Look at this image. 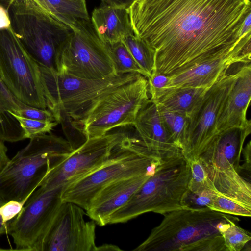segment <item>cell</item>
I'll list each match as a JSON object with an SVG mask.
<instances>
[{"instance_id":"6da1fadb","label":"cell","mask_w":251,"mask_h":251,"mask_svg":"<svg viewBox=\"0 0 251 251\" xmlns=\"http://www.w3.org/2000/svg\"><path fill=\"white\" fill-rule=\"evenodd\" d=\"M128 11L134 35L153 54L152 73L171 77L237 49L242 43L240 31L251 13V3L135 0Z\"/></svg>"},{"instance_id":"7a4b0ae2","label":"cell","mask_w":251,"mask_h":251,"mask_svg":"<svg viewBox=\"0 0 251 251\" xmlns=\"http://www.w3.org/2000/svg\"><path fill=\"white\" fill-rule=\"evenodd\" d=\"M135 251H226L223 230L236 216L208 207L168 212Z\"/></svg>"},{"instance_id":"3957f363","label":"cell","mask_w":251,"mask_h":251,"mask_svg":"<svg viewBox=\"0 0 251 251\" xmlns=\"http://www.w3.org/2000/svg\"><path fill=\"white\" fill-rule=\"evenodd\" d=\"M73 150L68 140L53 134L30 138L0 172V197L5 202L15 200L25 204L49 168Z\"/></svg>"},{"instance_id":"277c9868","label":"cell","mask_w":251,"mask_h":251,"mask_svg":"<svg viewBox=\"0 0 251 251\" xmlns=\"http://www.w3.org/2000/svg\"><path fill=\"white\" fill-rule=\"evenodd\" d=\"M190 177L183 155L163 159L128 201L111 216L108 224L126 223L148 212L164 215L186 208Z\"/></svg>"},{"instance_id":"5b68a950","label":"cell","mask_w":251,"mask_h":251,"mask_svg":"<svg viewBox=\"0 0 251 251\" xmlns=\"http://www.w3.org/2000/svg\"><path fill=\"white\" fill-rule=\"evenodd\" d=\"M133 139L126 135L104 163L63 186L62 202L75 204L86 210L94 197L108 185L155 168L163 159L151 155Z\"/></svg>"},{"instance_id":"8992f818","label":"cell","mask_w":251,"mask_h":251,"mask_svg":"<svg viewBox=\"0 0 251 251\" xmlns=\"http://www.w3.org/2000/svg\"><path fill=\"white\" fill-rule=\"evenodd\" d=\"M251 126L219 132L198 157L211 188L219 195L251 209V184L240 175V159Z\"/></svg>"},{"instance_id":"52a82bcc","label":"cell","mask_w":251,"mask_h":251,"mask_svg":"<svg viewBox=\"0 0 251 251\" xmlns=\"http://www.w3.org/2000/svg\"><path fill=\"white\" fill-rule=\"evenodd\" d=\"M39 68L47 108L58 123L64 116L70 117L72 121H76L100 97L140 75L128 73L90 79L60 74L55 70L39 65Z\"/></svg>"},{"instance_id":"ba28073f","label":"cell","mask_w":251,"mask_h":251,"mask_svg":"<svg viewBox=\"0 0 251 251\" xmlns=\"http://www.w3.org/2000/svg\"><path fill=\"white\" fill-rule=\"evenodd\" d=\"M150 99L148 79L140 75L100 97L72 124L86 140L102 136L115 128L133 125Z\"/></svg>"},{"instance_id":"9c48e42d","label":"cell","mask_w":251,"mask_h":251,"mask_svg":"<svg viewBox=\"0 0 251 251\" xmlns=\"http://www.w3.org/2000/svg\"><path fill=\"white\" fill-rule=\"evenodd\" d=\"M71 28L72 31L57 50V72L90 79L118 75L109 45L99 37L90 20H77Z\"/></svg>"},{"instance_id":"30bf717a","label":"cell","mask_w":251,"mask_h":251,"mask_svg":"<svg viewBox=\"0 0 251 251\" xmlns=\"http://www.w3.org/2000/svg\"><path fill=\"white\" fill-rule=\"evenodd\" d=\"M8 4L12 27L28 53L38 65L55 70L57 50L71 28L32 0H10Z\"/></svg>"},{"instance_id":"8fae6325","label":"cell","mask_w":251,"mask_h":251,"mask_svg":"<svg viewBox=\"0 0 251 251\" xmlns=\"http://www.w3.org/2000/svg\"><path fill=\"white\" fill-rule=\"evenodd\" d=\"M0 78L24 103L47 109L39 65L28 53L12 26L0 29Z\"/></svg>"},{"instance_id":"7c38bea8","label":"cell","mask_w":251,"mask_h":251,"mask_svg":"<svg viewBox=\"0 0 251 251\" xmlns=\"http://www.w3.org/2000/svg\"><path fill=\"white\" fill-rule=\"evenodd\" d=\"M63 186L37 188L20 212L7 223L16 251H44L46 241L62 203Z\"/></svg>"},{"instance_id":"4fadbf2b","label":"cell","mask_w":251,"mask_h":251,"mask_svg":"<svg viewBox=\"0 0 251 251\" xmlns=\"http://www.w3.org/2000/svg\"><path fill=\"white\" fill-rule=\"evenodd\" d=\"M126 135L116 132L87 139L67 156L50 167L39 187L63 186L89 173L109 158Z\"/></svg>"},{"instance_id":"5bb4252c","label":"cell","mask_w":251,"mask_h":251,"mask_svg":"<svg viewBox=\"0 0 251 251\" xmlns=\"http://www.w3.org/2000/svg\"><path fill=\"white\" fill-rule=\"evenodd\" d=\"M236 71L227 73L211 86L189 115L182 154L185 158L198 157L218 134L217 123L234 84Z\"/></svg>"},{"instance_id":"9a60e30c","label":"cell","mask_w":251,"mask_h":251,"mask_svg":"<svg viewBox=\"0 0 251 251\" xmlns=\"http://www.w3.org/2000/svg\"><path fill=\"white\" fill-rule=\"evenodd\" d=\"M83 209L62 202L47 238L44 251H96V223L86 221Z\"/></svg>"},{"instance_id":"2e32d148","label":"cell","mask_w":251,"mask_h":251,"mask_svg":"<svg viewBox=\"0 0 251 251\" xmlns=\"http://www.w3.org/2000/svg\"><path fill=\"white\" fill-rule=\"evenodd\" d=\"M137 142L151 155L166 159L183 155L168 132L156 103L150 99L140 110L133 125Z\"/></svg>"},{"instance_id":"e0dca14e","label":"cell","mask_w":251,"mask_h":251,"mask_svg":"<svg viewBox=\"0 0 251 251\" xmlns=\"http://www.w3.org/2000/svg\"><path fill=\"white\" fill-rule=\"evenodd\" d=\"M251 37H249L227 55L206 61L170 77L169 82L165 89L210 87L227 74L233 65L251 63Z\"/></svg>"},{"instance_id":"ac0fdd59","label":"cell","mask_w":251,"mask_h":251,"mask_svg":"<svg viewBox=\"0 0 251 251\" xmlns=\"http://www.w3.org/2000/svg\"><path fill=\"white\" fill-rule=\"evenodd\" d=\"M156 168L140 175L117 180L105 187L92 200L85 210L86 215L100 226L108 224L111 216L128 201Z\"/></svg>"},{"instance_id":"d6986e66","label":"cell","mask_w":251,"mask_h":251,"mask_svg":"<svg viewBox=\"0 0 251 251\" xmlns=\"http://www.w3.org/2000/svg\"><path fill=\"white\" fill-rule=\"evenodd\" d=\"M251 98V63L243 64L236 70L234 84L220 111L217 123L218 133L233 127L251 124L247 111Z\"/></svg>"},{"instance_id":"ffe728a7","label":"cell","mask_w":251,"mask_h":251,"mask_svg":"<svg viewBox=\"0 0 251 251\" xmlns=\"http://www.w3.org/2000/svg\"><path fill=\"white\" fill-rule=\"evenodd\" d=\"M91 22L99 37L108 45L134 34L127 9L102 4L93 11Z\"/></svg>"},{"instance_id":"44dd1931","label":"cell","mask_w":251,"mask_h":251,"mask_svg":"<svg viewBox=\"0 0 251 251\" xmlns=\"http://www.w3.org/2000/svg\"><path fill=\"white\" fill-rule=\"evenodd\" d=\"M209 87L167 88L153 101L166 110L189 117Z\"/></svg>"},{"instance_id":"7402d4cb","label":"cell","mask_w":251,"mask_h":251,"mask_svg":"<svg viewBox=\"0 0 251 251\" xmlns=\"http://www.w3.org/2000/svg\"><path fill=\"white\" fill-rule=\"evenodd\" d=\"M32 0L44 12L70 28L77 20H90L85 0Z\"/></svg>"},{"instance_id":"603a6c76","label":"cell","mask_w":251,"mask_h":251,"mask_svg":"<svg viewBox=\"0 0 251 251\" xmlns=\"http://www.w3.org/2000/svg\"><path fill=\"white\" fill-rule=\"evenodd\" d=\"M0 97L9 113L27 118L56 121L48 109H40L26 104L16 97L0 78Z\"/></svg>"},{"instance_id":"cb8c5ba5","label":"cell","mask_w":251,"mask_h":251,"mask_svg":"<svg viewBox=\"0 0 251 251\" xmlns=\"http://www.w3.org/2000/svg\"><path fill=\"white\" fill-rule=\"evenodd\" d=\"M157 106L168 132L182 152L187 131L188 116Z\"/></svg>"},{"instance_id":"d4e9b609","label":"cell","mask_w":251,"mask_h":251,"mask_svg":"<svg viewBox=\"0 0 251 251\" xmlns=\"http://www.w3.org/2000/svg\"><path fill=\"white\" fill-rule=\"evenodd\" d=\"M121 41L146 73L147 78L151 76L153 71L154 56L148 45L134 34L125 37Z\"/></svg>"},{"instance_id":"484cf974","label":"cell","mask_w":251,"mask_h":251,"mask_svg":"<svg viewBox=\"0 0 251 251\" xmlns=\"http://www.w3.org/2000/svg\"><path fill=\"white\" fill-rule=\"evenodd\" d=\"M109 46L111 57L118 75L137 73L147 78L146 73L136 62L122 41L109 45Z\"/></svg>"},{"instance_id":"4316f807","label":"cell","mask_w":251,"mask_h":251,"mask_svg":"<svg viewBox=\"0 0 251 251\" xmlns=\"http://www.w3.org/2000/svg\"><path fill=\"white\" fill-rule=\"evenodd\" d=\"M24 139L19 122L6 109L0 97V140L13 143Z\"/></svg>"},{"instance_id":"83f0119b","label":"cell","mask_w":251,"mask_h":251,"mask_svg":"<svg viewBox=\"0 0 251 251\" xmlns=\"http://www.w3.org/2000/svg\"><path fill=\"white\" fill-rule=\"evenodd\" d=\"M226 251H239L251 241V233L233 222L222 231Z\"/></svg>"},{"instance_id":"f1b7e54d","label":"cell","mask_w":251,"mask_h":251,"mask_svg":"<svg viewBox=\"0 0 251 251\" xmlns=\"http://www.w3.org/2000/svg\"><path fill=\"white\" fill-rule=\"evenodd\" d=\"M19 122L24 131L25 139L50 133L53 128L58 125L56 121H48L36 120L22 117L10 113Z\"/></svg>"},{"instance_id":"f546056e","label":"cell","mask_w":251,"mask_h":251,"mask_svg":"<svg viewBox=\"0 0 251 251\" xmlns=\"http://www.w3.org/2000/svg\"><path fill=\"white\" fill-rule=\"evenodd\" d=\"M186 159L188 161L191 171V177L188 184V191L193 192L206 188L212 189L203 166L199 158L190 157Z\"/></svg>"},{"instance_id":"4dcf8cb0","label":"cell","mask_w":251,"mask_h":251,"mask_svg":"<svg viewBox=\"0 0 251 251\" xmlns=\"http://www.w3.org/2000/svg\"><path fill=\"white\" fill-rule=\"evenodd\" d=\"M207 207L214 211L234 216H251V209L219 195Z\"/></svg>"},{"instance_id":"1f68e13d","label":"cell","mask_w":251,"mask_h":251,"mask_svg":"<svg viewBox=\"0 0 251 251\" xmlns=\"http://www.w3.org/2000/svg\"><path fill=\"white\" fill-rule=\"evenodd\" d=\"M219 194L214 190L206 188L190 192L188 190L184 200L186 207L200 208L207 207Z\"/></svg>"},{"instance_id":"d6a6232c","label":"cell","mask_w":251,"mask_h":251,"mask_svg":"<svg viewBox=\"0 0 251 251\" xmlns=\"http://www.w3.org/2000/svg\"><path fill=\"white\" fill-rule=\"evenodd\" d=\"M170 77L161 74L153 73L148 78L150 100L154 101L167 87Z\"/></svg>"},{"instance_id":"836d02e7","label":"cell","mask_w":251,"mask_h":251,"mask_svg":"<svg viewBox=\"0 0 251 251\" xmlns=\"http://www.w3.org/2000/svg\"><path fill=\"white\" fill-rule=\"evenodd\" d=\"M24 204L15 200L5 202L0 207V215L3 221L7 223L14 218L22 210Z\"/></svg>"},{"instance_id":"e575fe53","label":"cell","mask_w":251,"mask_h":251,"mask_svg":"<svg viewBox=\"0 0 251 251\" xmlns=\"http://www.w3.org/2000/svg\"><path fill=\"white\" fill-rule=\"evenodd\" d=\"M102 4L119 9L128 10L135 0H101Z\"/></svg>"},{"instance_id":"d590c367","label":"cell","mask_w":251,"mask_h":251,"mask_svg":"<svg viewBox=\"0 0 251 251\" xmlns=\"http://www.w3.org/2000/svg\"><path fill=\"white\" fill-rule=\"evenodd\" d=\"M12 26L8 9L0 4V29H7Z\"/></svg>"},{"instance_id":"8d00e7d4","label":"cell","mask_w":251,"mask_h":251,"mask_svg":"<svg viewBox=\"0 0 251 251\" xmlns=\"http://www.w3.org/2000/svg\"><path fill=\"white\" fill-rule=\"evenodd\" d=\"M251 143L249 141L246 146L243 148L242 151L243 153L245 162L243 166V168L241 169H245L247 172L249 171L251 173Z\"/></svg>"},{"instance_id":"74e56055","label":"cell","mask_w":251,"mask_h":251,"mask_svg":"<svg viewBox=\"0 0 251 251\" xmlns=\"http://www.w3.org/2000/svg\"><path fill=\"white\" fill-rule=\"evenodd\" d=\"M9 159L7 155V148L4 142L0 140V172Z\"/></svg>"},{"instance_id":"f35d334b","label":"cell","mask_w":251,"mask_h":251,"mask_svg":"<svg viewBox=\"0 0 251 251\" xmlns=\"http://www.w3.org/2000/svg\"><path fill=\"white\" fill-rule=\"evenodd\" d=\"M251 31V13L245 19L240 31V37L244 36L248 32Z\"/></svg>"},{"instance_id":"ab89813d","label":"cell","mask_w":251,"mask_h":251,"mask_svg":"<svg viewBox=\"0 0 251 251\" xmlns=\"http://www.w3.org/2000/svg\"><path fill=\"white\" fill-rule=\"evenodd\" d=\"M122 251V250L115 245L105 244L96 247V251Z\"/></svg>"},{"instance_id":"60d3db41","label":"cell","mask_w":251,"mask_h":251,"mask_svg":"<svg viewBox=\"0 0 251 251\" xmlns=\"http://www.w3.org/2000/svg\"><path fill=\"white\" fill-rule=\"evenodd\" d=\"M5 202L0 197V207ZM7 233V223H4L0 215V236Z\"/></svg>"},{"instance_id":"b9f144b4","label":"cell","mask_w":251,"mask_h":251,"mask_svg":"<svg viewBox=\"0 0 251 251\" xmlns=\"http://www.w3.org/2000/svg\"><path fill=\"white\" fill-rule=\"evenodd\" d=\"M0 250H4V249H0Z\"/></svg>"},{"instance_id":"7bdbcfd3","label":"cell","mask_w":251,"mask_h":251,"mask_svg":"<svg viewBox=\"0 0 251 251\" xmlns=\"http://www.w3.org/2000/svg\"><path fill=\"white\" fill-rule=\"evenodd\" d=\"M8 1H9L10 0H7Z\"/></svg>"}]
</instances>
